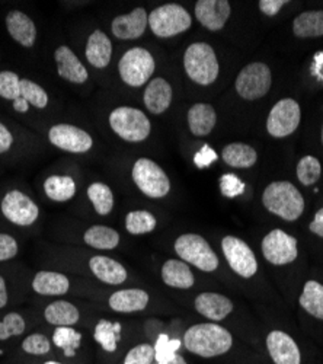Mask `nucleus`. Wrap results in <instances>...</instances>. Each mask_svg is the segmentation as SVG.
<instances>
[{"instance_id":"obj_37","label":"nucleus","mask_w":323,"mask_h":364,"mask_svg":"<svg viewBox=\"0 0 323 364\" xmlns=\"http://www.w3.org/2000/svg\"><path fill=\"white\" fill-rule=\"evenodd\" d=\"M87 198L99 216H108L114 208V194L104 182H94L87 187Z\"/></svg>"},{"instance_id":"obj_36","label":"nucleus","mask_w":323,"mask_h":364,"mask_svg":"<svg viewBox=\"0 0 323 364\" xmlns=\"http://www.w3.org/2000/svg\"><path fill=\"white\" fill-rule=\"evenodd\" d=\"M51 343L63 351L66 357H75L77 348L82 344V333L73 326L55 328Z\"/></svg>"},{"instance_id":"obj_14","label":"nucleus","mask_w":323,"mask_h":364,"mask_svg":"<svg viewBox=\"0 0 323 364\" xmlns=\"http://www.w3.org/2000/svg\"><path fill=\"white\" fill-rule=\"evenodd\" d=\"M50 143L69 154H86L94 146V140L89 133L72 126V124H55L48 130Z\"/></svg>"},{"instance_id":"obj_25","label":"nucleus","mask_w":323,"mask_h":364,"mask_svg":"<svg viewBox=\"0 0 323 364\" xmlns=\"http://www.w3.org/2000/svg\"><path fill=\"white\" fill-rule=\"evenodd\" d=\"M162 280L168 287L188 290L195 284V277L182 259H168L162 265Z\"/></svg>"},{"instance_id":"obj_26","label":"nucleus","mask_w":323,"mask_h":364,"mask_svg":"<svg viewBox=\"0 0 323 364\" xmlns=\"http://www.w3.org/2000/svg\"><path fill=\"white\" fill-rule=\"evenodd\" d=\"M217 123L216 109L210 104H195L188 111V127L197 137L209 136Z\"/></svg>"},{"instance_id":"obj_18","label":"nucleus","mask_w":323,"mask_h":364,"mask_svg":"<svg viewBox=\"0 0 323 364\" xmlns=\"http://www.w3.org/2000/svg\"><path fill=\"white\" fill-rule=\"evenodd\" d=\"M149 25V15L143 8H136L128 15L116 16L111 23V31L119 40H137Z\"/></svg>"},{"instance_id":"obj_30","label":"nucleus","mask_w":323,"mask_h":364,"mask_svg":"<svg viewBox=\"0 0 323 364\" xmlns=\"http://www.w3.org/2000/svg\"><path fill=\"white\" fill-rule=\"evenodd\" d=\"M83 240L87 247H91L94 250L112 251L120 244V233L112 228L95 225L84 232Z\"/></svg>"},{"instance_id":"obj_22","label":"nucleus","mask_w":323,"mask_h":364,"mask_svg":"<svg viewBox=\"0 0 323 364\" xmlns=\"http://www.w3.org/2000/svg\"><path fill=\"white\" fill-rule=\"evenodd\" d=\"M92 274L108 286H120L127 280V269L123 264L105 255H95L89 259Z\"/></svg>"},{"instance_id":"obj_47","label":"nucleus","mask_w":323,"mask_h":364,"mask_svg":"<svg viewBox=\"0 0 323 364\" xmlns=\"http://www.w3.org/2000/svg\"><path fill=\"white\" fill-rule=\"evenodd\" d=\"M287 4V0H261L258 5L262 14H265L268 16H275Z\"/></svg>"},{"instance_id":"obj_4","label":"nucleus","mask_w":323,"mask_h":364,"mask_svg":"<svg viewBox=\"0 0 323 364\" xmlns=\"http://www.w3.org/2000/svg\"><path fill=\"white\" fill-rule=\"evenodd\" d=\"M173 250L184 262L188 265L191 264L204 272H213L219 268L217 254L201 235H181L175 240Z\"/></svg>"},{"instance_id":"obj_45","label":"nucleus","mask_w":323,"mask_h":364,"mask_svg":"<svg viewBox=\"0 0 323 364\" xmlns=\"http://www.w3.org/2000/svg\"><path fill=\"white\" fill-rule=\"evenodd\" d=\"M19 252L18 240L9 233H0V262L13 259Z\"/></svg>"},{"instance_id":"obj_20","label":"nucleus","mask_w":323,"mask_h":364,"mask_svg":"<svg viewBox=\"0 0 323 364\" xmlns=\"http://www.w3.org/2000/svg\"><path fill=\"white\" fill-rule=\"evenodd\" d=\"M8 34L19 46L31 48L37 40V26L34 21L21 11H11L5 18Z\"/></svg>"},{"instance_id":"obj_42","label":"nucleus","mask_w":323,"mask_h":364,"mask_svg":"<svg viewBox=\"0 0 323 364\" xmlns=\"http://www.w3.org/2000/svg\"><path fill=\"white\" fill-rule=\"evenodd\" d=\"M22 351L26 353L28 355H35V357H43L47 355L51 351V341L44 333H31L28 336L21 346Z\"/></svg>"},{"instance_id":"obj_28","label":"nucleus","mask_w":323,"mask_h":364,"mask_svg":"<svg viewBox=\"0 0 323 364\" xmlns=\"http://www.w3.org/2000/svg\"><path fill=\"white\" fill-rule=\"evenodd\" d=\"M48 105V95L45 90L35 82L29 79H21V98L12 104L13 109L21 114H26L29 107L44 109Z\"/></svg>"},{"instance_id":"obj_19","label":"nucleus","mask_w":323,"mask_h":364,"mask_svg":"<svg viewBox=\"0 0 323 364\" xmlns=\"http://www.w3.org/2000/svg\"><path fill=\"white\" fill-rule=\"evenodd\" d=\"M195 311L213 322H220L226 319L233 312V303L229 297L220 293L205 291L195 297Z\"/></svg>"},{"instance_id":"obj_43","label":"nucleus","mask_w":323,"mask_h":364,"mask_svg":"<svg viewBox=\"0 0 323 364\" xmlns=\"http://www.w3.org/2000/svg\"><path fill=\"white\" fill-rule=\"evenodd\" d=\"M156 348L148 343L133 347L124 357L123 364H153Z\"/></svg>"},{"instance_id":"obj_17","label":"nucleus","mask_w":323,"mask_h":364,"mask_svg":"<svg viewBox=\"0 0 323 364\" xmlns=\"http://www.w3.org/2000/svg\"><path fill=\"white\" fill-rule=\"evenodd\" d=\"M54 60L57 63V73L62 79L75 85H82L89 79V73H87L86 68L80 63L75 51L67 46H60L55 48Z\"/></svg>"},{"instance_id":"obj_9","label":"nucleus","mask_w":323,"mask_h":364,"mask_svg":"<svg viewBox=\"0 0 323 364\" xmlns=\"http://www.w3.org/2000/svg\"><path fill=\"white\" fill-rule=\"evenodd\" d=\"M4 218L22 228L33 226L40 218V208L34 200L19 190L8 191L0 201Z\"/></svg>"},{"instance_id":"obj_33","label":"nucleus","mask_w":323,"mask_h":364,"mask_svg":"<svg viewBox=\"0 0 323 364\" xmlns=\"http://www.w3.org/2000/svg\"><path fill=\"white\" fill-rule=\"evenodd\" d=\"M292 33L299 38L323 37V11H309L296 16Z\"/></svg>"},{"instance_id":"obj_23","label":"nucleus","mask_w":323,"mask_h":364,"mask_svg":"<svg viewBox=\"0 0 323 364\" xmlns=\"http://www.w3.org/2000/svg\"><path fill=\"white\" fill-rule=\"evenodd\" d=\"M173 92L170 83L163 77H155L146 86L144 90V105L152 114H163L172 104Z\"/></svg>"},{"instance_id":"obj_15","label":"nucleus","mask_w":323,"mask_h":364,"mask_svg":"<svg viewBox=\"0 0 323 364\" xmlns=\"http://www.w3.org/2000/svg\"><path fill=\"white\" fill-rule=\"evenodd\" d=\"M267 350L274 364H302L297 343L284 331H271L267 336Z\"/></svg>"},{"instance_id":"obj_38","label":"nucleus","mask_w":323,"mask_h":364,"mask_svg":"<svg viewBox=\"0 0 323 364\" xmlns=\"http://www.w3.org/2000/svg\"><path fill=\"white\" fill-rule=\"evenodd\" d=\"M158 220L148 210L130 211L126 218V229L131 235H146L156 229Z\"/></svg>"},{"instance_id":"obj_5","label":"nucleus","mask_w":323,"mask_h":364,"mask_svg":"<svg viewBox=\"0 0 323 364\" xmlns=\"http://www.w3.org/2000/svg\"><path fill=\"white\" fill-rule=\"evenodd\" d=\"M109 126L116 136L130 143L144 141L152 132L148 115L133 107L115 108L109 114Z\"/></svg>"},{"instance_id":"obj_34","label":"nucleus","mask_w":323,"mask_h":364,"mask_svg":"<svg viewBox=\"0 0 323 364\" xmlns=\"http://www.w3.org/2000/svg\"><path fill=\"white\" fill-rule=\"evenodd\" d=\"M123 326L120 322H111L108 319H101L94 331V340L105 353H115L121 341Z\"/></svg>"},{"instance_id":"obj_40","label":"nucleus","mask_w":323,"mask_h":364,"mask_svg":"<svg viewBox=\"0 0 323 364\" xmlns=\"http://www.w3.org/2000/svg\"><path fill=\"white\" fill-rule=\"evenodd\" d=\"M26 323L21 314L9 312L0 321V341H5L13 337H19L25 332Z\"/></svg>"},{"instance_id":"obj_50","label":"nucleus","mask_w":323,"mask_h":364,"mask_svg":"<svg viewBox=\"0 0 323 364\" xmlns=\"http://www.w3.org/2000/svg\"><path fill=\"white\" fill-rule=\"evenodd\" d=\"M158 364H188L187 360L178 354V353H170L169 355H165L162 358H159Z\"/></svg>"},{"instance_id":"obj_51","label":"nucleus","mask_w":323,"mask_h":364,"mask_svg":"<svg viewBox=\"0 0 323 364\" xmlns=\"http://www.w3.org/2000/svg\"><path fill=\"white\" fill-rule=\"evenodd\" d=\"M8 300H9L8 286H6L5 279L0 276V309H4L8 305Z\"/></svg>"},{"instance_id":"obj_48","label":"nucleus","mask_w":323,"mask_h":364,"mask_svg":"<svg viewBox=\"0 0 323 364\" xmlns=\"http://www.w3.org/2000/svg\"><path fill=\"white\" fill-rule=\"evenodd\" d=\"M13 144V134L11 130L0 121V155L6 154V151L11 150Z\"/></svg>"},{"instance_id":"obj_31","label":"nucleus","mask_w":323,"mask_h":364,"mask_svg":"<svg viewBox=\"0 0 323 364\" xmlns=\"http://www.w3.org/2000/svg\"><path fill=\"white\" fill-rule=\"evenodd\" d=\"M221 158L231 168L246 169V168H252L256 164L258 155L255 149L251 147L249 144L231 143L223 149Z\"/></svg>"},{"instance_id":"obj_1","label":"nucleus","mask_w":323,"mask_h":364,"mask_svg":"<svg viewBox=\"0 0 323 364\" xmlns=\"http://www.w3.org/2000/svg\"><path fill=\"white\" fill-rule=\"evenodd\" d=\"M182 344L192 355L216 358L231 350L233 336L217 322L197 323L185 331Z\"/></svg>"},{"instance_id":"obj_35","label":"nucleus","mask_w":323,"mask_h":364,"mask_svg":"<svg viewBox=\"0 0 323 364\" xmlns=\"http://www.w3.org/2000/svg\"><path fill=\"white\" fill-rule=\"evenodd\" d=\"M300 306L312 316L323 321V284L310 280L299 297Z\"/></svg>"},{"instance_id":"obj_27","label":"nucleus","mask_w":323,"mask_h":364,"mask_svg":"<svg viewBox=\"0 0 323 364\" xmlns=\"http://www.w3.org/2000/svg\"><path fill=\"white\" fill-rule=\"evenodd\" d=\"M31 286L41 296H63L69 291L70 282L62 272L38 271Z\"/></svg>"},{"instance_id":"obj_24","label":"nucleus","mask_w":323,"mask_h":364,"mask_svg":"<svg viewBox=\"0 0 323 364\" xmlns=\"http://www.w3.org/2000/svg\"><path fill=\"white\" fill-rule=\"evenodd\" d=\"M84 55L91 66L97 69H105L109 65L112 57V43L101 29H95L87 38Z\"/></svg>"},{"instance_id":"obj_16","label":"nucleus","mask_w":323,"mask_h":364,"mask_svg":"<svg viewBox=\"0 0 323 364\" xmlns=\"http://www.w3.org/2000/svg\"><path fill=\"white\" fill-rule=\"evenodd\" d=\"M230 14L231 8L227 0H198L195 4V18L209 31L221 29Z\"/></svg>"},{"instance_id":"obj_11","label":"nucleus","mask_w":323,"mask_h":364,"mask_svg":"<svg viewBox=\"0 0 323 364\" xmlns=\"http://www.w3.org/2000/svg\"><path fill=\"white\" fill-rule=\"evenodd\" d=\"M221 250L229 267L238 276L251 279L256 274L258 261L245 240L236 236H226L221 240Z\"/></svg>"},{"instance_id":"obj_53","label":"nucleus","mask_w":323,"mask_h":364,"mask_svg":"<svg viewBox=\"0 0 323 364\" xmlns=\"http://www.w3.org/2000/svg\"><path fill=\"white\" fill-rule=\"evenodd\" d=\"M322 143H323V126H322Z\"/></svg>"},{"instance_id":"obj_39","label":"nucleus","mask_w":323,"mask_h":364,"mask_svg":"<svg viewBox=\"0 0 323 364\" xmlns=\"http://www.w3.org/2000/svg\"><path fill=\"white\" fill-rule=\"evenodd\" d=\"M0 98L12 104L21 98V77L15 72L2 70L0 72Z\"/></svg>"},{"instance_id":"obj_32","label":"nucleus","mask_w":323,"mask_h":364,"mask_svg":"<svg viewBox=\"0 0 323 364\" xmlns=\"http://www.w3.org/2000/svg\"><path fill=\"white\" fill-rule=\"evenodd\" d=\"M45 196L57 203H66L76 194V182L67 175H51L44 182Z\"/></svg>"},{"instance_id":"obj_10","label":"nucleus","mask_w":323,"mask_h":364,"mask_svg":"<svg viewBox=\"0 0 323 364\" xmlns=\"http://www.w3.org/2000/svg\"><path fill=\"white\" fill-rule=\"evenodd\" d=\"M273 83L271 70L265 63H251L245 66L236 79V90L241 98L255 101L265 97Z\"/></svg>"},{"instance_id":"obj_13","label":"nucleus","mask_w":323,"mask_h":364,"mask_svg":"<svg viewBox=\"0 0 323 364\" xmlns=\"http://www.w3.org/2000/svg\"><path fill=\"white\" fill-rule=\"evenodd\" d=\"M300 119L302 109L299 102L285 98L273 107L267 119V130L273 137H287L297 130Z\"/></svg>"},{"instance_id":"obj_3","label":"nucleus","mask_w":323,"mask_h":364,"mask_svg":"<svg viewBox=\"0 0 323 364\" xmlns=\"http://www.w3.org/2000/svg\"><path fill=\"white\" fill-rule=\"evenodd\" d=\"M184 68L188 77L201 86L214 83L220 72L216 51L207 43H194L187 48Z\"/></svg>"},{"instance_id":"obj_12","label":"nucleus","mask_w":323,"mask_h":364,"mask_svg":"<svg viewBox=\"0 0 323 364\" xmlns=\"http://www.w3.org/2000/svg\"><path fill=\"white\" fill-rule=\"evenodd\" d=\"M262 255L273 265H287L299 255L297 239L281 229L271 230L262 239Z\"/></svg>"},{"instance_id":"obj_29","label":"nucleus","mask_w":323,"mask_h":364,"mask_svg":"<svg viewBox=\"0 0 323 364\" xmlns=\"http://www.w3.org/2000/svg\"><path fill=\"white\" fill-rule=\"evenodd\" d=\"M44 319L55 328L73 326L79 322L80 312L73 303L67 300H55V301H51L45 308Z\"/></svg>"},{"instance_id":"obj_21","label":"nucleus","mask_w":323,"mask_h":364,"mask_svg":"<svg viewBox=\"0 0 323 364\" xmlns=\"http://www.w3.org/2000/svg\"><path fill=\"white\" fill-rule=\"evenodd\" d=\"M150 296L141 289H123L109 296L108 305L114 312L134 314L141 312L149 305Z\"/></svg>"},{"instance_id":"obj_52","label":"nucleus","mask_w":323,"mask_h":364,"mask_svg":"<svg viewBox=\"0 0 323 364\" xmlns=\"http://www.w3.org/2000/svg\"><path fill=\"white\" fill-rule=\"evenodd\" d=\"M43 364H63V363H60V361H55V360H50V361L43 363Z\"/></svg>"},{"instance_id":"obj_49","label":"nucleus","mask_w":323,"mask_h":364,"mask_svg":"<svg viewBox=\"0 0 323 364\" xmlns=\"http://www.w3.org/2000/svg\"><path fill=\"white\" fill-rule=\"evenodd\" d=\"M310 230H312L314 235L323 237V208H320V210L317 211V213H316L313 222L310 223Z\"/></svg>"},{"instance_id":"obj_2","label":"nucleus","mask_w":323,"mask_h":364,"mask_svg":"<svg viewBox=\"0 0 323 364\" xmlns=\"http://www.w3.org/2000/svg\"><path fill=\"white\" fill-rule=\"evenodd\" d=\"M262 204L270 213L285 222L297 220L305 211L302 193L288 181H277L270 184L262 194Z\"/></svg>"},{"instance_id":"obj_44","label":"nucleus","mask_w":323,"mask_h":364,"mask_svg":"<svg viewBox=\"0 0 323 364\" xmlns=\"http://www.w3.org/2000/svg\"><path fill=\"white\" fill-rule=\"evenodd\" d=\"M220 190H221L224 197L233 198V197H238L243 193L245 184L236 175L224 173L220 178Z\"/></svg>"},{"instance_id":"obj_8","label":"nucleus","mask_w":323,"mask_h":364,"mask_svg":"<svg viewBox=\"0 0 323 364\" xmlns=\"http://www.w3.org/2000/svg\"><path fill=\"white\" fill-rule=\"evenodd\" d=\"M131 175L138 190L150 198H163L170 191L169 176L152 159H138L133 166Z\"/></svg>"},{"instance_id":"obj_7","label":"nucleus","mask_w":323,"mask_h":364,"mask_svg":"<svg viewBox=\"0 0 323 364\" xmlns=\"http://www.w3.org/2000/svg\"><path fill=\"white\" fill-rule=\"evenodd\" d=\"M156 63L152 53L141 47L126 51L119 63V72L123 82L131 87H140L150 80Z\"/></svg>"},{"instance_id":"obj_46","label":"nucleus","mask_w":323,"mask_h":364,"mask_svg":"<svg viewBox=\"0 0 323 364\" xmlns=\"http://www.w3.org/2000/svg\"><path fill=\"white\" fill-rule=\"evenodd\" d=\"M216 161H217V154L210 146H202L201 150L197 151L194 156V162L199 169L210 166Z\"/></svg>"},{"instance_id":"obj_41","label":"nucleus","mask_w":323,"mask_h":364,"mask_svg":"<svg viewBox=\"0 0 323 364\" xmlns=\"http://www.w3.org/2000/svg\"><path fill=\"white\" fill-rule=\"evenodd\" d=\"M320 173H322L320 162L313 156H305L297 165V178L306 187L316 184L317 179L320 178Z\"/></svg>"},{"instance_id":"obj_6","label":"nucleus","mask_w":323,"mask_h":364,"mask_svg":"<svg viewBox=\"0 0 323 364\" xmlns=\"http://www.w3.org/2000/svg\"><path fill=\"white\" fill-rule=\"evenodd\" d=\"M149 25L156 37L170 38L188 31L192 25V18L184 6L166 4L150 12Z\"/></svg>"}]
</instances>
